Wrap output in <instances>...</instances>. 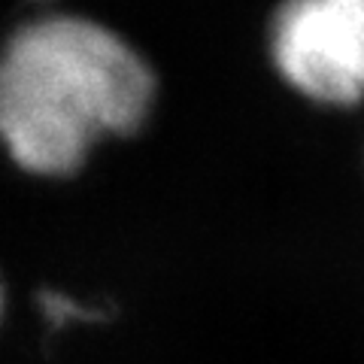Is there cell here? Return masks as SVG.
Wrapping results in <instances>:
<instances>
[{"mask_svg": "<svg viewBox=\"0 0 364 364\" xmlns=\"http://www.w3.org/2000/svg\"><path fill=\"white\" fill-rule=\"evenodd\" d=\"M152 104L149 61L95 18L52 13L0 46V146L25 173H76L97 143L140 131Z\"/></svg>", "mask_w": 364, "mask_h": 364, "instance_id": "obj_1", "label": "cell"}, {"mask_svg": "<svg viewBox=\"0 0 364 364\" xmlns=\"http://www.w3.org/2000/svg\"><path fill=\"white\" fill-rule=\"evenodd\" d=\"M0 306H4V294H0Z\"/></svg>", "mask_w": 364, "mask_h": 364, "instance_id": "obj_3", "label": "cell"}, {"mask_svg": "<svg viewBox=\"0 0 364 364\" xmlns=\"http://www.w3.org/2000/svg\"><path fill=\"white\" fill-rule=\"evenodd\" d=\"M279 82L325 109L364 104V0H279L267 25Z\"/></svg>", "mask_w": 364, "mask_h": 364, "instance_id": "obj_2", "label": "cell"}]
</instances>
